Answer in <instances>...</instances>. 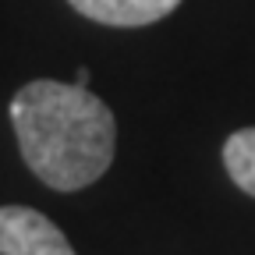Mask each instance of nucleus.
Returning <instances> with one entry per match:
<instances>
[{"mask_svg":"<svg viewBox=\"0 0 255 255\" xmlns=\"http://www.w3.org/2000/svg\"><path fill=\"white\" fill-rule=\"evenodd\" d=\"M0 255H75V248L39 209L0 206Z\"/></svg>","mask_w":255,"mask_h":255,"instance_id":"obj_2","label":"nucleus"},{"mask_svg":"<svg viewBox=\"0 0 255 255\" xmlns=\"http://www.w3.org/2000/svg\"><path fill=\"white\" fill-rule=\"evenodd\" d=\"M223 167L245 195L255 199V128H238L223 142Z\"/></svg>","mask_w":255,"mask_h":255,"instance_id":"obj_4","label":"nucleus"},{"mask_svg":"<svg viewBox=\"0 0 255 255\" xmlns=\"http://www.w3.org/2000/svg\"><path fill=\"white\" fill-rule=\"evenodd\" d=\"M75 82H78V85H85V82H89V68H78V75H75Z\"/></svg>","mask_w":255,"mask_h":255,"instance_id":"obj_5","label":"nucleus"},{"mask_svg":"<svg viewBox=\"0 0 255 255\" xmlns=\"http://www.w3.org/2000/svg\"><path fill=\"white\" fill-rule=\"evenodd\" d=\"M68 4L89 21L110 28H138L177 11L181 0H68Z\"/></svg>","mask_w":255,"mask_h":255,"instance_id":"obj_3","label":"nucleus"},{"mask_svg":"<svg viewBox=\"0 0 255 255\" xmlns=\"http://www.w3.org/2000/svg\"><path fill=\"white\" fill-rule=\"evenodd\" d=\"M11 128L25 167L53 191H82L114 163L117 121L78 82L36 78L14 92Z\"/></svg>","mask_w":255,"mask_h":255,"instance_id":"obj_1","label":"nucleus"}]
</instances>
